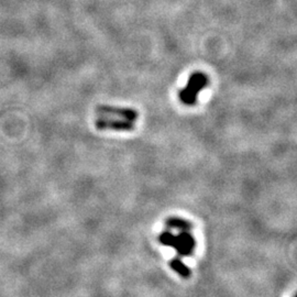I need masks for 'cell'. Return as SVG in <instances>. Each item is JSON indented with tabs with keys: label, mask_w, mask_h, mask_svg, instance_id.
<instances>
[{
	"label": "cell",
	"mask_w": 297,
	"mask_h": 297,
	"mask_svg": "<svg viewBox=\"0 0 297 297\" xmlns=\"http://www.w3.org/2000/svg\"><path fill=\"white\" fill-rule=\"evenodd\" d=\"M168 226L172 229H176L178 231H189L191 225L188 222L182 220V219H170L168 221Z\"/></svg>",
	"instance_id": "obj_4"
},
{
	"label": "cell",
	"mask_w": 297,
	"mask_h": 297,
	"mask_svg": "<svg viewBox=\"0 0 297 297\" xmlns=\"http://www.w3.org/2000/svg\"><path fill=\"white\" fill-rule=\"evenodd\" d=\"M160 241L164 246L174 248L181 255H191L195 247V240L189 231H179L178 236H175L170 231H165L161 235Z\"/></svg>",
	"instance_id": "obj_2"
},
{
	"label": "cell",
	"mask_w": 297,
	"mask_h": 297,
	"mask_svg": "<svg viewBox=\"0 0 297 297\" xmlns=\"http://www.w3.org/2000/svg\"><path fill=\"white\" fill-rule=\"evenodd\" d=\"M96 127L101 130L129 131L133 129L138 119L137 111L130 108L99 106L97 107Z\"/></svg>",
	"instance_id": "obj_1"
},
{
	"label": "cell",
	"mask_w": 297,
	"mask_h": 297,
	"mask_svg": "<svg viewBox=\"0 0 297 297\" xmlns=\"http://www.w3.org/2000/svg\"><path fill=\"white\" fill-rule=\"evenodd\" d=\"M171 266L172 269L177 272L178 274H181L184 277H187L189 275V270L188 267L184 264V263L179 260V259H174L171 262Z\"/></svg>",
	"instance_id": "obj_5"
},
{
	"label": "cell",
	"mask_w": 297,
	"mask_h": 297,
	"mask_svg": "<svg viewBox=\"0 0 297 297\" xmlns=\"http://www.w3.org/2000/svg\"><path fill=\"white\" fill-rule=\"evenodd\" d=\"M208 85L207 76L201 72H195L188 80L186 87L179 92V99L186 106H192L197 100L199 91Z\"/></svg>",
	"instance_id": "obj_3"
}]
</instances>
